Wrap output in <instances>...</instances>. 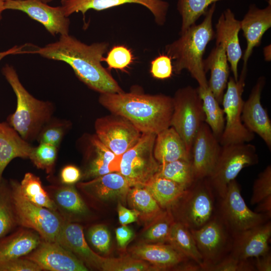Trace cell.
Here are the masks:
<instances>
[{
	"instance_id": "5b68a950",
	"label": "cell",
	"mask_w": 271,
	"mask_h": 271,
	"mask_svg": "<svg viewBox=\"0 0 271 271\" xmlns=\"http://www.w3.org/2000/svg\"><path fill=\"white\" fill-rule=\"evenodd\" d=\"M217 198L207 178L197 179L170 209L175 221L197 229L217 213Z\"/></svg>"
},
{
	"instance_id": "f6af8a7d",
	"label": "cell",
	"mask_w": 271,
	"mask_h": 271,
	"mask_svg": "<svg viewBox=\"0 0 271 271\" xmlns=\"http://www.w3.org/2000/svg\"><path fill=\"white\" fill-rule=\"evenodd\" d=\"M90 244L99 252L107 254L111 246V235L108 228L103 224L91 226L87 231Z\"/></svg>"
},
{
	"instance_id": "52a82bcc",
	"label": "cell",
	"mask_w": 271,
	"mask_h": 271,
	"mask_svg": "<svg viewBox=\"0 0 271 271\" xmlns=\"http://www.w3.org/2000/svg\"><path fill=\"white\" fill-rule=\"evenodd\" d=\"M256 147L248 143L221 146L215 167L207 178L218 198L225 194L228 184L243 168L257 164Z\"/></svg>"
},
{
	"instance_id": "8fae6325",
	"label": "cell",
	"mask_w": 271,
	"mask_h": 271,
	"mask_svg": "<svg viewBox=\"0 0 271 271\" xmlns=\"http://www.w3.org/2000/svg\"><path fill=\"white\" fill-rule=\"evenodd\" d=\"M217 213L221 217L232 236L239 232L270 220L271 214L257 213L246 205L235 179L228 185L224 196L217 198Z\"/></svg>"
},
{
	"instance_id": "e575fe53",
	"label": "cell",
	"mask_w": 271,
	"mask_h": 271,
	"mask_svg": "<svg viewBox=\"0 0 271 271\" xmlns=\"http://www.w3.org/2000/svg\"><path fill=\"white\" fill-rule=\"evenodd\" d=\"M20 183L22 194L31 202L38 206L57 211L54 202L43 187L39 177L32 173H27Z\"/></svg>"
},
{
	"instance_id": "bcb514c9",
	"label": "cell",
	"mask_w": 271,
	"mask_h": 271,
	"mask_svg": "<svg viewBox=\"0 0 271 271\" xmlns=\"http://www.w3.org/2000/svg\"><path fill=\"white\" fill-rule=\"evenodd\" d=\"M250 259H239L228 254L220 261L209 267L207 271L256 270L254 262Z\"/></svg>"
},
{
	"instance_id": "484cf974",
	"label": "cell",
	"mask_w": 271,
	"mask_h": 271,
	"mask_svg": "<svg viewBox=\"0 0 271 271\" xmlns=\"http://www.w3.org/2000/svg\"><path fill=\"white\" fill-rule=\"evenodd\" d=\"M203 63L205 72L210 71L208 87L221 104L229 76V66L224 46L216 44L207 58L203 59Z\"/></svg>"
},
{
	"instance_id": "8d00e7d4",
	"label": "cell",
	"mask_w": 271,
	"mask_h": 271,
	"mask_svg": "<svg viewBox=\"0 0 271 271\" xmlns=\"http://www.w3.org/2000/svg\"><path fill=\"white\" fill-rule=\"evenodd\" d=\"M157 174L176 182L185 189L195 181L191 160H178L160 164Z\"/></svg>"
},
{
	"instance_id": "4316f807",
	"label": "cell",
	"mask_w": 271,
	"mask_h": 271,
	"mask_svg": "<svg viewBox=\"0 0 271 271\" xmlns=\"http://www.w3.org/2000/svg\"><path fill=\"white\" fill-rule=\"evenodd\" d=\"M33 148L7 122H0V182L8 164L17 158L29 159Z\"/></svg>"
},
{
	"instance_id": "ba28073f",
	"label": "cell",
	"mask_w": 271,
	"mask_h": 271,
	"mask_svg": "<svg viewBox=\"0 0 271 271\" xmlns=\"http://www.w3.org/2000/svg\"><path fill=\"white\" fill-rule=\"evenodd\" d=\"M172 99L170 126L181 137L190 155L194 138L205 119L202 101L197 88L189 85L178 89Z\"/></svg>"
},
{
	"instance_id": "b9f144b4",
	"label": "cell",
	"mask_w": 271,
	"mask_h": 271,
	"mask_svg": "<svg viewBox=\"0 0 271 271\" xmlns=\"http://www.w3.org/2000/svg\"><path fill=\"white\" fill-rule=\"evenodd\" d=\"M70 126L69 121L53 117L41 130L36 141L39 144H48L59 148Z\"/></svg>"
},
{
	"instance_id": "6da1fadb",
	"label": "cell",
	"mask_w": 271,
	"mask_h": 271,
	"mask_svg": "<svg viewBox=\"0 0 271 271\" xmlns=\"http://www.w3.org/2000/svg\"><path fill=\"white\" fill-rule=\"evenodd\" d=\"M108 48L106 42L87 45L67 34L61 35L56 42L28 53L65 62L80 80L99 93L121 92L123 91L117 81L101 63Z\"/></svg>"
},
{
	"instance_id": "7bdbcfd3",
	"label": "cell",
	"mask_w": 271,
	"mask_h": 271,
	"mask_svg": "<svg viewBox=\"0 0 271 271\" xmlns=\"http://www.w3.org/2000/svg\"><path fill=\"white\" fill-rule=\"evenodd\" d=\"M133 56L130 49L124 46L113 47L102 62L106 63L109 69H115L124 71L133 62Z\"/></svg>"
},
{
	"instance_id": "9c48e42d",
	"label": "cell",
	"mask_w": 271,
	"mask_h": 271,
	"mask_svg": "<svg viewBox=\"0 0 271 271\" xmlns=\"http://www.w3.org/2000/svg\"><path fill=\"white\" fill-rule=\"evenodd\" d=\"M247 71V65L243 64L237 81L233 77H229L221 102L225 115L224 128L219 139L221 146L249 143L254 139V133L249 130L241 120L244 103L242 96Z\"/></svg>"
},
{
	"instance_id": "83f0119b",
	"label": "cell",
	"mask_w": 271,
	"mask_h": 271,
	"mask_svg": "<svg viewBox=\"0 0 271 271\" xmlns=\"http://www.w3.org/2000/svg\"><path fill=\"white\" fill-rule=\"evenodd\" d=\"M41 240L36 231L24 227L1 238L0 264L28 254Z\"/></svg>"
},
{
	"instance_id": "cb8c5ba5",
	"label": "cell",
	"mask_w": 271,
	"mask_h": 271,
	"mask_svg": "<svg viewBox=\"0 0 271 271\" xmlns=\"http://www.w3.org/2000/svg\"><path fill=\"white\" fill-rule=\"evenodd\" d=\"M271 27V3L263 9H259L255 5H250L247 12L240 21V29L246 39L247 46L243 60L247 65L254 48L261 43L265 32Z\"/></svg>"
},
{
	"instance_id": "30bf717a",
	"label": "cell",
	"mask_w": 271,
	"mask_h": 271,
	"mask_svg": "<svg viewBox=\"0 0 271 271\" xmlns=\"http://www.w3.org/2000/svg\"><path fill=\"white\" fill-rule=\"evenodd\" d=\"M156 135L142 133L139 141L121 156L119 172L130 187L144 186L159 172L160 164L153 153Z\"/></svg>"
},
{
	"instance_id": "8992f818",
	"label": "cell",
	"mask_w": 271,
	"mask_h": 271,
	"mask_svg": "<svg viewBox=\"0 0 271 271\" xmlns=\"http://www.w3.org/2000/svg\"><path fill=\"white\" fill-rule=\"evenodd\" d=\"M9 184L17 225L36 231L44 240L56 241L64 221L58 212L29 201L17 181L11 180Z\"/></svg>"
},
{
	"instance_id": "d6986e66",
	"label": "cell",
	"mask_w": 271,
	"mask_h": 271,
	"mask_svg": "<svg viewBox=\"0 0 271 271\" xmlns=\"http://www.w3.org/2000/svg\"><path fill=\"white\" fill-rule=\"evenodd\" d=\"M128 3L145 7L153 15L158 25L165 23L169 4L163 0H61V6L67 17L74 13L81 12L84 15L90 9L102 11Z\"/></svg>"
},
{
	"instance_id": "836d02e7",
	"label": "cell",
	"mask_w": 271,
	"mask_h": 271,
	"mask_svg": "<svg viewBox=\"0 0 271 271\" xmlns=\"http://www.w3.org/2000/svg\"><path fill=\"white\" fill-rule=\"evenodd\" d=\"M197 89L202 101L205 115L204 122L219 141L225 126V115L223 108L220 107V104L208 87H198Z\"/></svg>"
},
{
	"instance_id": "7dc6e473",
	"label": "cell",
	"mask_w": 271,
	"mask_h": 271,
	"mask_svg": "<svg viewBox=\"0 0 271 271\" xmlns=\"http://www.w3.org/2000/svg\"><path fill=\"white\" fill-rule=\"evenodd\" d=\"M173 72L172 59L166 54L160 55L151 62L150 73L156 79H168L172 76Z\"/></svg>"
},
{
	"instance_id": "4fadbf2b",
	"label": "cell",
	"mask_w": 271,
	"mask_h": 271,
	"mask_svg": "<svg viewBox=\"0 0 271 271\" xmlns=\"http://www.w3.org/2000/svg\"><path fill=\"white\" fill-rule=\"evenodd\" d=\"M77 145L84 162L81 180H89L108 173L119 172L121 156L111 152L95 133H84L78 140Z\"/></svg>"
},
{
	"instance_id": "680465c9",
	"label": "cell",
	"mask_w": 271,
	"mask_h": 271,
	"mask_svg": "<svg viewBox=\"0 0 271 271\" xmlns=\"http://www.w3.org/2000/svg\"><path fill=\"white\" fill-rule=\"evenodd\" d=\"M6 0H0V21L2 19V14L5 11L4 6Z\"/></svg>"
},
{
	"instance_id": "f5cc1de1",
	"label": "cell",
	"mask_w": 271,
	"mask_h": 271,
	"mask_svg": "<svg viewBox=\"0 0 271 271\" xmlns=\"http://www.w3.org/2000/svg\"><path fill=\"white\" fill-rule=\"evenodd\" d=\"M255 270L257 271L271 270V254L270 251L256 257L253 262Z\"/></svg>"
},
{
	"instance_id": "7c38bea8",
	"label": "cell",
	"mask_w": 271,
	"mask_h": 271,
	"mask_svg": "<svg viewBox=\"0 0 271 271\" xmlns=\"http://www.w3.org/2000/svg\"><path fill=\"white\" fill-rule=\"evenodd\" d=\"M203 259V270L227 255L231 248L232 236L217 213L204 225L190 230Z\"/></svg>"
},
{
	"instance_id": "c3c4849f",
	"label": "cell",
	"mask_w": 271,
	"mask_h": 271,
	"mask_svg": "<svg viewBox=\"0 0 271 271\" xmlns=\"http://www.w3.org/2000/svg\"><path fill=\"white\" fill-rule=\"evenodd\" d=\"M42 269L35 262L21 257L0 264V271H40Z\"/></svg>"
},
{
	"instance_id": "6f0895ef",
	"label": "cell",
	"mask_w": 271,
	"mask_h": 271,
	"mask_svg": "<svg viewBox=\"0 0 271 271\" xmlns=\"http://www.w3.org/2000/svg\"><path fill=\"white\" fill-rule=\"evenodd\" d=\"M264 59L267 61H270V45H268L263 48Z\"/></svg>"
},
{
	"instance_id": "7402d4cb",
	"label": "cell",
	"mask_w": 271,
	"mask_h": 271,
	"mask_svg": "<svg viewBox=\"0 0 271 271\" xmlns=\"http://www.w3.org/2000/svg\"><path fill=\"white\" fill-rule=\"evenodd\" d=\"M216 44H222L235 81L238 78V64L242 57V50L239 41L240 21L235 18L230 9H227L220 16L215 25Z\"/></svg>"
},
{
	"instance_id": "44dd1931",
	"label": "cell",
	"mask_w": 271,
	"mask_h": 271,
	"mask_svg": "<svg viewBox=\"0 0 271 271\" xmlns=\"http://www.w3.org/2000/svg\"><path fill=\"white\" fill-rule=\"evenodd\" d=\"M77 187L90 198L106 202L125 203L130 188L126 179L118 172L108 173L77 183Z\"/></svg>"
},
{
	"instance_id": "d590c367",
	"label": "cell",
	"mask_w": 271,
	"mask_h": 271,
	"mask_svg": "<svg viewBox=\"0 0 271 271\" xmlns=\"http://www.w3.org/2000/svg\"><path fill=\"white\" fill-rule=\"evenodd\" d=\"M175 221L171 210H164L158 217L146 225L142 236L143 242H167L171 228Z\"/></svg>"
},
{
	"instance_id": "681fc988",
	"label": "cell",
	"mask_w": 271,
	"mask_h": 271,
	"mask_svg": "<svg viewBox=\"0 0 271 271\" xmlns=\"http://www.w3.org/2000/svg\"><path fill=\"white\" fill-rule=\"evenodd\" d=\"M81 171L73 165L64 166L60 173V179L63 185H74L81 179Z\"/></svg>"
},
{
	"instance_id": "ffe728a7",
	"label": "cell",
	"mask_w": 271,
	"mask_h": 271,
	"mask_svg": "<svg viewBox=\"0 0 271 271\" xmlns=\"http://www.w3.org/2000/svg\"><path fill=\"white\" fill-rule=\"evenodd\" d=\"M271 222L268 221L232 236L229 254L239 259L256 257L269 251Z\"/></svg>"
},
{
	"instance_id": "ac0fdd59",
	"label": "cell",
	"mask_w": 271,
	"mask_h": 271,
	"mask_svg": "<svg viewBox=\"0 0 271 271\" xmlns=\"http://www.w3.org/2000/svg\"><path fill=\"white\" fill-rule=\"evenodd\" d=\"M265 84L264 76L259 77L248 98L244 101L241 120L251 132L257 134L271 149V122L261 103V94Z\"/></svg>"
},
{
	"instance_id": "603a6c76",
	"label": "cell",
	"mask_w": 271,
	"mask_h": 271,
	"mask_svg": "<svg viewBox=\"0 0 271 271\" xmlns=\"http://www.w3.org/2000/svg\"><path fill=\"white\" fill-rule=\"evenodd\" d=\"M56 242L73 253L86 266L101 270L105 257L93 251L88 245L80 224L64 219Z\"/></svg>"
},
{
	"instance_id": "816d5d0a",
	"label": "cell",
	"mask_w": 271,
	"mask_h": 271,
	"mask_svg": "<svg viewBox=\"0 0 271 271\" xmlns=\"http://www.w3.org/2000/svg\"><path fill=\"white\" fill-rule=\"evenodd\" d=\"M116 240L118 246L124 249L134 236L132 230L125 225H121L115 229Z\"/></svg>"
},
{
	"instance_id": "d4e9b609",
	"label": "cell",
	"mask_w": 271,
	"mask_h": 271,
	"mask_svg": "<svg viewBox=\"0 0 271 271\" xmlns=\"http://www.w3.org/2000/svg\"><path fill=\"white\" fill-rule=\"evenodd\" d=\"M129 251L132 257L149 262L159 270L173 269L189 259L169 243L143 242Z\"/></svg>"
},
{
	"instance_id": "3957f363",
	"label": "cell",
	"mask_w": 271,
	"mask_h": 271,
	"mask_svg": "<svg viewBox=\"0 0 271 271\" xmlns=\"http://www.w3.org/2000/svg\"><path fill=\"white\" fill-rule=\"evenodd\" d=\"M215 8L216 3L211 5L201 23L190 27L165 48L166 54L174 60L173 72L179 74L187 70L202 88L208 87L203 56L208 43L215 38L212 26Z\"/></svg>"
},
{
	"instance_id": "1f68e13d",
	"label": "cell",
	"mask_w": 271,
	"mask_h": 271,
	"mask_svg": "<svg viewBox=\"0 0 271 271\" xmlns=\"http://www.w3.org/2000/svg\"><path fill=\"white\" fill-rule=\"evenodd\" d=\"M129 206L139 214V219L146 225L158 217L164 210L144 186L130 188L126 198Z\"/></svg>"
},
{
	"instance_id": "f1b7e54d",
	"label": "cell",
	"mask_w": 271,
	"mask_h": 271,
	"mask_svg": "<svg viewBox=\"0 0 271 271\" xmlns=\"http://www.w3.org/2000/svg\"><path fill=\"white\" fill-rule=\"evenodd\" d=\"M53 190L51 198L65 220L73 222L89 214L87 206L73 185L53 187Z\"/></svg>"
},
{
	"instance_id": "ab89813d",
	"label": "cell",
	"mask_w": 271,
	"mask_h": 271,
	"mask_svg": "<svg viewBox=\"0 0 271 271\" xmlns=\"http://www.w3.org/2000/svg\"><path fill=\"white\" fill-rule=\"evenodd\" d=\"M58 150V148L54 146L40 143L38 146L33 147L29 159L38 169L52 175L54 171Z\"/></svg>"
},
{
	"instance_id": "f546056e",
	"label": "cell",
	"mask_w": 271,
	"mask_h": 271,
	"mask_svg": "<svg viewBox=\"0 0 271 271\" xmlns=\"http://www.w3.org/2000/svg\"><path fill=\"white\" fill-rule=\"evenodd\" d=\"M153 153L160 164L178 160H191L183 140L171 126L156 135Z\"/></svg>"
},
{
	"instance_id": "d6a6232c",
	"label": "cell",
	"mask_w": 271,
	"mask_h": 271,
	"mask_svg": "<svg viewBox=\"0 0 271 271\" xmlns=\"http://www.w3.org/2000/svg\"><path fill=\"white\" fill-rule=\"evenodd\" d=\"M167 243L187 258L200 265L203 270V259L190 229L178 221L173 223Z\"/></svg>"
},
{
	"instance_id": "e0dca14e",
	"label": "cell",
	"mask_w": 271,
	"mask_h": 271,
	"mask_svg": "<svg viewBox=\"0 0 271 271\" xmlns=\"http://www.w3.org/2000/svg\"><path fill=\"white\" fill-rule=\"evenodd\" d=\"M41 269L51 271H87L88 267L71 251L56 241L42 239L39 245L23 256Z\"/></svg>"
},
{
	"instance_id": "ee69618b",
	"label": "cell",
	"mask_w": 271,
	"mask_h": 271,
	"mask_svg": "<svg viewBox=\"0 0 271 271\" xmlns=\"http://www.w3.org/2000/svg\"><path fill=\"white\" fill-rule=\"evenodd\" d=\"M271 196V166L268 165L257 176L254 181L250 204H258Z\"/></svg>"
},
{
	"instance_id": "f35d334b",
	"label": "cell",
	"mask_w": 271,
	"mask_h": 271,
	"mask_svg": "<svg viewBox=\"0 0 271 271\" xmlns=\"http://www.w3.org/2000/svg\"><path fill=\"white\" fill-rule=\"evenodd\" d=\"M17 225L9 182L3 178L0 182V238Z\"/></svg>"
},
{
	"instance_id": "db71d44e",
	"label": "cell",
	"mask_w": 271,
	"mask_h": 271,
	"mask_svg": "<svg viewBox=\"0 0 271 271\" xmlns=\"http://www.w3.org/2000/svg\"><path fill=\"white\" fill-rule=\"evenodd\" d=\"M189 260V259L179 264L174 268L177 269V270L185 271L202 270V268L200 265L193 260Z\"/></svg>"
},
{
	"instance_id": "7a4b0ae2",
	"label": "cell",
	"mask_w": 271,
	"mask_h": 271,
	"mask_svg": "<svg viewBox=\"0 0 271 271\" xmlns=\"http://www.w3.org/2000/svg\"><path fill=\"white\" fill-rule=\"evenodd\" d=\"M99 103L111 113L123 116L142 133L157 134L170 127L172 97L136 92L100 93Z\"/></svg>"
},
{
	"instance_id": "9f6ffc18",
	"label": "cell",
	"mask_w": 271,
	"mask_h": 271,
	"mask_svg": "<svg viewBox=\"0 0 271 271\" xmlns=\"http://www.w3.org/2000/svg\"><path fill=\"white\" fill-rule=\"evenodd\" d=\"M257 204L255 212L271 214V196L267 197Z\"/></svg>"
},
{
	"instance_id": "11a10c76",
	"label": "cell",
	"mask_w": 271,
	"mask_h": 271,
	"mask_svg": "<svg viewBox=\"0 0 271 271\" xmlns=\"http://www.w3.org/2000/svg\"><path fill=\"white\" fill-rule=\"evenodd\" d=\"M26 44L22 46H15L11 48L4 51H0V61L6 56L10 55L28 53V50L24 49Z\"/></svg>"
},
{
	"instance_id": "91938a15",
	"label": "cell",
	"mask_w": 271,
	"mask_h": 271,
	"mask_svg": "<svg viewBox=\"0 0 271 271\" xmlns=\"http://www.w3.org/2000/svg\"><path fill=\"white\" fill-rule=\"evenodd\" d=\"M41 1H42V2H44L45 3H49V2H51L52 1H53V0H40Z\"/></svg>"
},
{
	"instance_id": "74e56055",
	"label": "cell",
	"mask_w": 271,
	"mask_h": 271,
	"mask_svg": "<svg viewBox=\"0 0 271 271\" xmlns=\"http://www.w3.org/2000/svg\"><path fill=\"white\" fill-rule=\"evenodd\" d=\"M222 0H178L177 10L182 18L180 34L196 24L199 18L205 15L210 5Z\"/></svg>"
},
{
	"instance_id": "4dcf8cb0",
	"label": "cell",
	"mask_w": 271,
	"mask_h": 271,
	"mask_svg": "<svg viewBox=\"0 0 271 271\" xmlns=\"http://www.w3.org/2000/svg\"><path fill=\"white\" fill-rule=\"evenodd\" d=\"M164 210L170 209L185 191V189L157 174L144 186Z\"/></svg>"
},
{
	"instance_id": "f907efd6",
	"label": "cell",
	"mask_w": 271,
	"mask_h": 271,
	"mask_svg": "<svg viewBox=\"0 0 271 271\" xmlns=\"http://www.w3.org/2000/svg\"><path fill=\"white\" fill-rule=\"evenodd\" d=\"M118 220L121 225H125L137 221L139 219V214L134 209H129L118 203L117 207Z\"/></svg>"
},
{
	"instance_id": "277c9868",
	"label": "cell",
	"mask_w": 271,
	"mask_h": 271,
	"mask_svg": "<svg viewBox=\"0 0 271 271\" xmlns=\"http://www.w3.org/2000/svg\"><path fill=\"white\" fill-rule=\"evenodd\" d=\"M2 72L17 98L16 109L8 116L7 122L25 140L29 143L36 141L41 130L53 117L54 104L31 94L21 82L13 66L6 64Z\"/></svg>"
},
{
	"instance_id": "5bb4252c",
	"label": "cell",
	"mask_w": 271,
	"mask_h": 271,
	"mask_svg": "<svg viewBox=\"0 0 271 271\" xmlns=\"http://www.w3.org/2000/svg\"><path fill=\"white\" fill-rule=\"evenodd\" d=\"M95 134L100 141L117 156H121L140 140L142 133L128 120L110 113L97 118Z\"/></svg>"
},
{
	"instance_id": "60d3db41",
	"label": "cell",
	"mask_w": 271,
	"mask_h": 271,
	"mask_svg": "<svg viewBox=\"0 0 271 271\" xmlns=\"http://www.w3.org/2000/svg\"><path fill=\"white\" fill-rule=\"evenodd\" d=\"M104 271H149L159 270L154 265L144 260L133 257L106 258L102 264Z\"/></svg>"
},
{
	"instance_id": "9a60e30c",
	"label": "cell",
	"mask_w": 271,
	"mask_h": 271,
	"mask_svg": "<svg viewBox=\"0 0 271 271\" xmlns=\"http://www.w3.org/2000/svg\"><path fill=\"white\" fill-rule=\"evenodd\" d=\"M4 9L26 13L54 36L69 34L70 20L61 6L51 7L40 0H6Z\"/></svg>"
},
{
	"instance_id": "2e32d148",
	"label": "cell",
	"mask_w": 271,
	"mask_h": 271,
	"mask_svg": "<svg viewBox=\"0 0 271 271\" xmlns=\"http://www.w3.org/2000/svg\"><path fill=\"white\" fill-rule=\"evenodd\" d=\"M221 145L205 122L200 126L191 150V162L196 180L208 178L220 153Z\"/></svg>"
}]
</instances>
